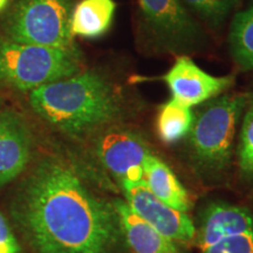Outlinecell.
Wrapping results in <instances>:
<instances>
[{
	"label": "cell",
	"mask_w": 253,
	"mask_h": 253,
	"mask_svg": "<svg viewBox=\"0 0 253 253\" xmlns=\"http://www.w3.org/2000/svg\"><path fill=\"white\" fill-rule=\"evenodd\" d=\"M196 237L201 253H253V213L217 202L204 211Z\"/></svg>",
	"instance_id": "obj_7"
},
{
	"label": "cell",
	"mask_w": 253,
	"mask_h": 253,
	"mask_svg": "<svg viewBox=\"0 0 253 253\" xmlns=\"http://www.w3.org/2000/svg\"><path fill=\"white\" fill-rule=\"evenodd\" d=\"M116 12L114 0H80L73 7L71 32L73 37L96 39L112 26Z\"/></svg>",
	"instance_id": "obj_14"
},
{
	"label": "cell",
	"mask_w": 253,
	"mask_h": 253,
	"mask_svg": "<svg viewBox=\"0 0 253 253\" xmlns=\"http://www.w3.org/2000/svg\"><path fill=\"white\" fill-rule=\"evenodd\" d=\"M155 79L166 82L173 100L191 108L219 96L236 81L232 75L213 77L209 74L185 55H179L166 74Z\"/></svg>",
	"instance_id": "obj_10"
},
{
	"label": "cell",
	"mask_w": 253,
	"mask_h": 253,
	"mask_svg": "<svg viewBox=\"0 0 253 253\" xmlns=\"http://www.w3.org/2000/svg\"><path fill=\"white\" fill-rule=\"evenodd\" d=\"M82 62L77 46L30 45L0 34V88L32 91L78 74L84 71Z\"/></svg>",
	"instance_id": "obj_3"
},
{
	"label": "cell",
	"mask_w": 253,
	"mask_h": 253,
	"mask_svg": "<svg viewBox=\"0 0 253 253\" xmlns=\"http://www.w3.org/2000/svg\"><path fill=\"white\" fill-rule=\"evenodd\" d=\"M143 181L158 199L176 210L188 212L191 202L175 172L161 158L149 154L143 164Z\"/></svg>",
	"instance_id": "obj_13"
},
{
	"label": "cell",
	"mask_w": 253,
	"mask_h": 253,
	"mask_svg": "<svg viewBox=\"0 0 253 253\" xmlns=\"http://www.w3.org/2000/svg\"><path fill=\"white\" fill-rule=\"evenodd\" d=\"M14 217L36 253L129 252L114 204L63 158L37 164L17 196Z\"/></svg>",
	"instance_id": "obj_1"
},
{
	"label": "cell",
	"mask_w": 253,
	"mask_h": 253,
	"mask_svg": "<svg viewBox=\"0 0 253 253\" xmlns=\"http://www.w3.org/2000/svg\"><path fill=\"white\" fill-rule=\"evenodd\" d=\"M150 153L138 132L118 123L97 132L95 138V154L121 186L143 181V164Z\"/></svg>",
	"instance_id": "obj_8"
},
{
	"label": "cell",
	"mask_w": 253,
	"mask_h": 253,
	"mask_svg": "<svg viewBox=\"0 0 253 253\" xmlns=\"http://www.w3.org/2000/svg\"><path fill=\"white\" fill-rule=\"evenodd\" d=\"M73 0H17L2 23V36L20 43L74 47Z\"/></svg>",
	"instance_id": "obj_5"
},
{
	"label": "cell",
	"mask_w": 253,
	"mask_h": 253,
	"mask_svg": "<svg viewBox=\"0 0 253 253\" xmlns=\"http://www.w3.org/2000/svg\"><path fill=\"white\" fill-rule=\"evenodd\" d=\"M239 169L246 178H253V101L246 109L238 145Z\"/></svg>",
	"instance_id": "obj_18"
},
{
	"label": "cell",
	"mask_w": 253,
	"mask_h": 253,
	"mask_svg": "<svg viewBox=\"0 0 253 253\" xmlns=\"http://www.w3.org/2000/svg\"><path fill=\"white\" fill-rule=\"evenodd\" d=\"M144 37L161 50L186 53L199 48L204 33L182 0H137Z\"/></svg>",
	"instance_id": "obj_6"
},
{
	"label": "cell",
	"mask_w": 253,
	"mask_h": 253,
	"mask_svg": "<svg viewBox=\"0 0 253 253\" xmlns=\"http://www.w3.org/2000/svg\"><path fill=\"white\" fill-rule=\"evenodd\" d=\"M229 45L238 67L245 72H253V1L233 17Z\"/></svg>",
	"instance_id": "obj_16"
},
{
	"label": "cell",
	"mask_w": 253,
	"mask_h": 253,
	"mask_svg": "<svg viewBox=\"0 0 253 253\" xmlns=\"http://www.w3.org/2000/svg\"><path fill=\"white\" fill-rule=\"evenodd\" d=\"M33 137L26 120L0 106V186L13 182L31 162Z\"/></svg>",
	"instance_id": "obj_11"
},
{
	"label": "cell",
	"mask_w": 253,
	"mask_h": 253,
	"mask_svg": "<svg viewBox=\"0 0 253 253\" xmlns=\"http://www.w3.org/2000/svg\"><path fill=\"white\" fill-rule=\"evenodd\" d=\"M199 19L212 28H220L239 0H182Z\"/></svg>",
	"instance_id": "obj_17"
},
{
	"label": "cell",
	"mask_w": 253,
	"mask_h": 253,
	"mask_svg": "<svg viewBox=\"0 0 253 253\" xmlns=\"http://www.w3.org/2000/svg\"><path fill=\"white\" fill-rule=\"evenodd\" d=\"M8 2L9 0H0V13H1L2 11H5L6 7L8 6Z\"/></svg>",
	"instance_id": "obj_20"
},
{
	"label": "cell",
	"mask_w": 253,
	"mask_h": 253,
	"mask_svg": "<svg viewBox=\"0 0 253 253\" xmlns=\"http://www.w3.org/2000/svg\"><path fill=\"white\" fill-rule=\"evenodd\" d=\"M126 248L131 253H183L175 242L138 217L122 199L113 202Z\"/></svg>",
	"instance_id": "obj_12"
},
{
	"label": "cell",
	"mask_w": 253,
	"mask_h": 253,
	"mask_svg": "<svg viewBox=\"0 0 253 253\" xmlns=\"http://www.w3.org/2000/svg\"><path fill=\"white\" fill-rule=\"evenodd\" d=\"M122 189L129 208L162 235L178 243H189L196 238L197 230L188 213L163 203L144 181L125 185Z\"/></svg>",
	"instance_id": "obj_9"
},
{
	"label": "cell",
	"mask_w": 253,
	"mask_h": 253,
	"mask_svg": "<svg viewBox=\"0 0 253 253\" xmlns=\"http://www.w3.org/2000/svg\"><path fill=\"white\" fill-rule=\"evenodd\" d=\"M195 121L191 107L176 100H169L161 106L156 119V131L166 144H173L189 135Z\"/></svg>",
	"instance_id": "obj_15"
},
{
	"label": "cell",
	"mask_w": 253,
	"mask_h": 253,
	"mask_svg": "<svg viewBox=\"0 0 253 253\" xmlns=\"http://www.w3.org/2000/svg\"><path fill=\"white\" fill-rule=\"evenodd\" d=\"M248 101L246 94L219 95L195 116L189 132V148L192 161L201 169L218 172L229 166L237 126Z\"/></svg>",
	"instance_id": "obj_4"
},
{
	"label": "cell",
	"mask_w": 253,
	"mask_h": 253,
	"mask_svg": "<svg viewBox=\"0 0 253 253\" xmlns=\"http://www.w3.org/2000/svg\"><path fill=\"white\" fill-rule=\"evenodd\" d=\"M0 253H23L14 232L1 212H0Z\"/></svg>",
	"instance_id": "obj_19"
},
{
	"label": "cell",
	"mask_w": 253,
	"mask_h": 253,
	"mask_svg": "<svg viewBox=\"0 0 253 253\" xmlns=\"http://www.w3.org/2000/svg\"><path fill=\"white\" fill-rule=\"evenodd\" d=\"M31 108L63 134L82 137L116 125L125 114V96L97 71H81L30 91Z\"/></svg>",
	"instance_id": "obj_2"
}]
</instances>
